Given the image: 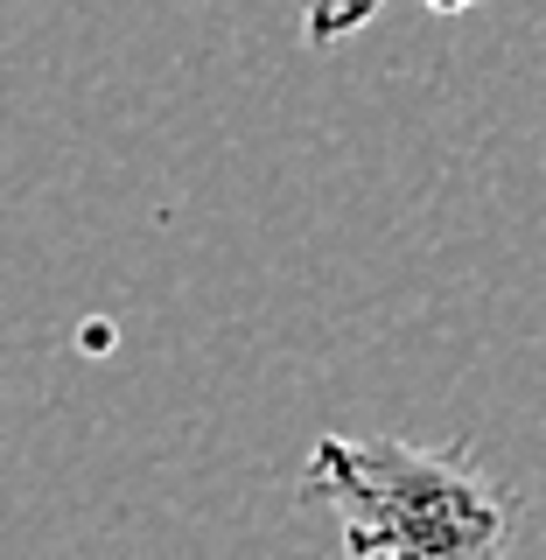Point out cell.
I'll return each mask as SVG.
<instances>
[{"mask_svg": "<svg viewBox=\"0 0 546 560\" xmlns=\"http://www.w3.org/2000/svg\"><path fill=\"white\" fill-rule=\"evenodd\" d=\"M302 498L337 518L344 560H504L519 533V498L484 463L399 434H323Z\"/></svg>", "mask_w": 546, "mask_h": 560, "instance_id": "1", "label": "cell"}, {"mask_svg": "<svg viewBox=\"0 0 546 560\" xmlns=\"http://www.w3.org/2000/svg\"><path fill=\"white\" fill-rule=\"evenodd\" d=\"M379 8H385V0H302V35H309L315 49H329V43H344L350 28H364ZM420 8H434V14H469V8H484V0H420Z\"/></svg>", "mask_w": 546, "mask_h": 560, "instance_id": "2", "label": "cell"}]
</instances>
